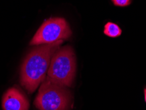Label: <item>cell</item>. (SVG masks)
Instances as JSON below:
<instances>
[{"label": "cell", "mask_w": 146, "mask_h": 110, "mask_svg": "<svg viewBox=\"0 0 146 110\" xmlns=\"http://www.w3.org/2000/svg\"><path fill=\"white\" fill-rule=\"evenodd\" d=\"M76 59L74 51L70 46L59 48L51 59L48 77L66 87H72L76 76Z\"/></svg>", "instance_id": "cell-3"}, {"label": "cell", "mask_w": 146, "mask_h": 110, "mask_svg": "<svg viewBox=\"0 0 146 110\" xmlns=\"http://www.w3.org/2000/svg\"><path fill=\"white\" fill-rule=\"evenodd\" d=\"M34 103L39 110H70L73 97L66 87L47 77L40 87Z\"/></svg>", "instance_id": "cell-2"}, {"label": "cell", "mask_w": 146, "mask_h": 110, "mask_svg": "<svg viewBox=\"0 0 146 110\" xmlns=\"http://www.w3.org/2000/svg\"><path fill=\"white\" fill-rule=\"evenodd\" d=\"M143 94H144V101L146 103V86L143 88Z\"/></svg>", "instance_id": "cell-8"}, {"label": "cell", "mask_w": 146, "mask_h": 110, "mask_svg": "<svg viewBox=\"0 0 146 110\" xmlns=\"http://www.w3.org/2000/svg\"><path fill=\"white\" fill-rule=\"evenodd\" d=\"M72 35L70 26L63 18H50L42 24L30 42L32 46L49 44L66 40Z\"/></svg>", "instance_id": "cell-4"}, {"label": "cell", "mask_w": 146, "mask_h": 110, "mask_svg": "<svg viewBox=\"0 0 146 110\" xmlns=\"http://www.w3.org/2000/svg\"><path fill=\"white\" fill-rule=\"evenodd\" d=\"M122 29L117 24L113 22H107L104 26V33L110 38H117L121 36Z\"/></svg>", "instance_id": "cell-6"}, {"label": "cell", "mask_w": 146, "mask_h": 110, "mask_svg": "<svg viewBox=\"0 0 146 110\" xmlns=\"http://www.w3.org/2000/svg\"><path fill=\"white\" fill-rule=\"evenodd\" d=\"M113 5L117 7H125L132 3V0H111Z\"/></svg>", "instance_id": "cell-7"}, {"label": "cell", "mask_w": 146, "mask_h": 110, "mask_svg": "<svg viewBox=\"0 0 146 110\" xmlns=\"http://www.w3.org/2000/svg\"><path fill=\"white\" fill-rule=\"evenodd\" d=\"M59 40L49 44L41 45L27 55L21 69V84L29 93H33L46 78L51 59L63 44Z\"/></svg>", "instance_id": "cell-1"}, {"label": "cell", "mask_w": 146, "mask_h": 110, "mask_svg": "<svg viewBox=\"0 0 146 110\" xmlns=\"http://www.w3.org/2000/svg\"><path fill=\"white\" fill-rule=\"evenodd\" d=\"M29 101L27 96L16 88L8 89L2 98L3 110H29Z\"/></svg>", "instance_id": "cell-5"}]
</instances>
